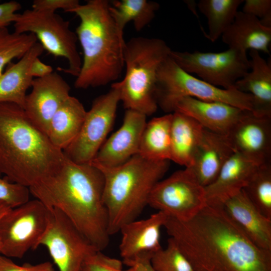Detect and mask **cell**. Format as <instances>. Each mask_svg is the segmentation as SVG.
I'll list each match as a JSON object with an SVG mask.
<instances>
[{
  "instance_id": "cell-1",
  "label": "cell",
  "mask_w": 271,
  "mask_h": 271,
  "mask_svg": "<svg viewBox=\"0 0 271 271\" xmlns=\"http://www.w3.org/2000/svg\"><path fill=\"white\" fill-rule=\"evenodd\" d=\"M196 271H271V251L256 246L222 206L191 218L168 216L164 226Z\"/></svg>"
},
{
  "instance_id": "cell-2",
  "label": "cell",
  "mask_w": 271,
  "mask_h": 271,
  "mask_svg": "<svg viewBox=\"0 0 271 271\" xmlns=\"http://www.w3.org/2000/svg\"><path fill=\"white\" fill-rule=\"evenodd\" d=\"M104 186V177L98 168L91 163L74 162L65 156L57 172L29 190L47 207L60 210L102 251L108 245L110 236Z\"/></svg>"
},
{
  "instance_id": "cell-3",
  "label": "cell",
  "mask_w": 271,
  "mask_h": 271,
  "mask_svg": "<svg viewBox=\"0 0 271 271\" xmlns=\"http://www.w3.org/2000/svg\"><path fill=\"white\" fill-rule=\"evenodd\" d=\"M65 156L14 103H0V172L29 188L52 175Z\"/></svg>"
},
{
  "instance_id": "cell-4",
  "label": "cell",
  "mask_w": 271,
  "mask_h": 271,
  "mask_svg": "<svg viewBox=\"0 0 271 271\" xmlns=\"http://www.w3.org/2000/svg\"><path fill=\"white\" fill-rule=\"evenodd\" d=\"M109 7V1L88 0L71 12L80 20L75 33L83 54L81 68L74 82L76 88L105 86L121 75L125 42Z\"/></svg>"
},
{
  "instance_id": "cell-5",
  "label": "cell",
  "mask_w": 271,
  "mask_h": 271,
  "mask_svg": "<svg viewBox=\"0 0 271 271\" xmlns=\"http://www.w3.org/2000/svg\"><path fill=\"white\" fill-rule=\"evenodd\" d=\"M169 161L151 160L137 154L116 167L93 165L104 177L103 199L108 213L109 235L137 219L148 205L153 188L167 172Z\"/></svg>"
},
{
  "instance_id": "cell-6",
  "label": "cell",
  "mask_w": 271,
  "mask_h": 271,
  "mask_svg": "<svg viewBox=\"0 0 271 271\" xmlns=\"http://www.w3.org/2000/svg\"><path fill=\"white\" fill-rule=\"evenodd\" d=\"M171 49L159 38H131L125 43L124 78L111 86L117 89L120 100L127 110L149 116L158 108L156 85L158 69Z\"/></svg>"
},
{
  "instance_id": "cell-7",
  "label": "cell",
  "mask_w": 271,
  "mask_h": 271,
  "mask_svg": "<svg viewBox=\"0 0 271 271\" xmlns=\"http://www.w3.org/2000/svg\"><path fill=\"white\" fill-rule=\"evenodd\" d=\"M156 99L165 112H174L181 98L191 97L204 101L226 103L252 111L250 94L235 88L225 89L197 78L182 69L169 56L160 65L157 72Z\"/></svg>"
},
{
  "instance_id": "cell-8",
  "label": "cell",
  "mask_w": 271,
  "mask_h": 271,
  "mask_svg": "<svg viewBox=\"0 0 271 271\" xmlns=\"http://www.w3.org/2000/svg\"><path fill=\"white\" fill-rule=\"evenodd\" d=\"M14 23L15 32L35 35L49 54L67 60L68 67L61 70L78 76L82 60L77 47V37L68 21L55 12L28 9L17 14Z\"/></svg>"
},
{
  "instance_id": "cell-9",
  "label": "cell",
  "mask_w": 271,
  "mask_h": 271,
  "mask_svg": "<svg viewBox=\"0 0 271 271\" xmlns=\"http://www.w3.org/2000/svg\"><path fill=\"white\" fill-rule=\"evenodd\" d=\"M49 211L37 199L11 208L0 220V253L21 258L37 248L47 227Z\"/></svg>"
},
{
  "instance_id": "cell-10",
  "label": "cell",
  "mask_w": 271,
  "mask_h": 271,
  "mask_svg": "<svg viewBox=\"0 0 271 271\" xmlns=\"http://www.w3.org/2000/svg\"><path fill=\"white\" fill-rule=\"evenodd\" d=\"M169 56L186 72L225 89L234 88L236 82L250 69L246 52L231 48L217 53L171 50Z\"/></svg>"
},
{
  "instance_id": "cell-11",
  "label": "cell",
  "mask_w": 271,
  "mask_h": 271,
  "mask_svg": "<svg viewBox=\"0 0 271 271\" xmlns=\"http://www.w3.org/2000/svg\"><path fill=\"white\" fill-rule=\"evenodd\" d=\"M49 209L47 227L37 247L47 248L59 271H82L85 260L100 250L60 210Z\"/></svg>"
},
{
  "instance_id": "cell-12",
  "label": "cell",
  "mask_w": 271,
  "mask_h": 271,
  "mask_svg": "<svg viewBox=\"0 0 271 271\" xmlns=\"http://www.w3.org/2000/svg\"><path fill=\"white\" fill-rule=\"evenodd\" d=\"M119 101L118 91L112 87L93 100L78 134L63 151L67 158L79 164L93 161L113 126Z\"/></svg>"
},
{
  "instance_id": "cell-13",
  "label": "cell",
  "mask_w": 271,
  "mask_h": 271,
  "mask_svg": "<svg viewBox=\"0 0 271 271\" xmlns=\"http://www.w3.org/2000/svg\"><path fill=\"white\" fill-rule=\"evenodd\" d=\"M148 205L170 216L188 220L207 205L204 187L192 170L185 168L159 181L150 194Z\"/></svg>"
},
{
  "instance_id": "cell-14",
  "label": "cell",
  "mask_w": 271,
  "mask_h": 271,
  "mask_svg": "<svg viewBox=\"0 0 271 271\" xmlns=\"http://www.w3.org/2000/svg\"><path fill=\"white\" fill-rule=\"evenodd\" d=\"M226 136L234 152L258 166L271 164V117L247 111Z\"/></svg>"
},
{
  "instance_id": "cell-15",
  "label": "cell",
  "mask_w": 271,
  "mask_h": 271,
  "mask_svg": "<svg viewBox=\"0 0 271 271\" xmlns=\"http://www.w3.org/2000/svg\"><path fill=\"white\" fill-rule=\"evenodd\" d=\"M31 92L23 107L31 121L47 134L50 122L57 110L70 96L71 87L56 72L34 78Z\"/></svg>"
},
{
  "instance_id": "cell-16",
  "label": "cell",
  "mask_w": 271,
  "mask_h": 271,
  "mask_svg": "<svg viewBox=\"0 0 271 271\" xmlns=\"http://www.w3.org/2000/svg\"><path fill=\"white\" fill-rule=\"evenodd\" d=\"M147 116L126 110L120 127L104 142L91 163L95 166L114 167L138 154Z\"/></svg>"
},
{
  "instance_id": "cell-17",
  "label": "cell",
  "mask_w": 271,
  "mask_h": 271,
  "mask_svg": "<svg viewBox=\"0 0 271 271\" xmlns=\"http://www.w3.org/2000/svg\"><path fill=\"white\" fill-rule=\"evenodd\" d=\"M176 111L192 117L210 131L226 136L235 123L249 110L222 102L185 97L176 103Z\"/></svg>"
},
{
  "instance_id": "cell-18",
  "label": "cell",
  "mask_w": 271,
  "mask_h": 271,
  "mask_svg": "<svg viewBox=\"0 0 271 271\" xmlns=\"http://www.w3.org/2000/svg\"><path fill=\"white\" fill-rule=\"evenodd\" d=\"M168 216L158 211L146 219H136L123 225L119 230L122 237L119 246L123 260L143 253H154L162 248L161 229Z\"/></svg>"
},
{
  "instance_id": "cell-19",
  "label": "cell",
  "mask_w": 271,
  "mask_h": 271,
  "mask_svg": "<svg viewBox=\"0 0 271 271\" xmlns=\"http://www.w3.org/2000/svg\"><path fill=\"white\" fill-rule=\"evenodd\" d=\"M234 153L225 135L206 128L194 153L189 168L204 187L211 184Z\"/></svg>"
},
{
  "instance_id": "cell-20",
  "label": "cell",
  "mask_w": 271,
  "mask_h": 271,
  "mask_svg": "<svg viewBox=\"0 0 271 271\" xmlns=\"http://www.w3.org/2000/svg\"><path fill=\"white\" fill-rule=\"evenodd\" d=\"M258 166L234 152L215 180L204 187L207 205L222 206L227 200L243 189Z\"/></svg>"
},
{
  "instance_id": "cell-21",
  "label": "cell",
  "mask_w": 271,
  "mask_h": 271,
  "mask_svg": "<svg viewBox=\"0 0 271 271\" xmlns=\"http://www.w3.org/2000/svg\"><path fill=\"white\" fill-rule=\"evenodd\" d=\"M222 207L256 246L271 251V219L259 211L243 190L227 200Z\"/></svg>"
},
{
  "instance_id": "cell-22",
  "label": "cell",
  "mask_w": 271,
  "mask_h": 271,
  "mask_svg": "<svg viewBox=\"0 0 271 271\" xmlns=\"http://www.w3.org/2000/svg\"><path fill=\"white\" fill-rule=\"evenodd\" d=\"M250 69L237 80L234 88L250 94L252 113L256 116L271 117V64L258 51L250 50Z\"/></svg>"
},
{
  "instance_id": "cell-23",
  "label": "cell",
  "mask_w": 271,
  "mask_h": 271,
  "mask_svg": "<svg viewBox=\"0 0 271 271\" xmlns=\"http://www.w3.org/2000/svg\"><path fill=\"white\" fill-rule=\"evenodd\" d=\"M221 37L229 48L244 52L253 50L269 54L271 28L264 26L257 18L242 11H238Z\"/></svg>"
},
{
  "instance_id": "cell-24",
  "label": "cell",
  "mask_w": 271,
  "mask_h": 271,
  "mask_svg": "<svg viewBox=\"0 0 271 271\" xmlns=\"http://www.w3.org/2000/svg\"><path fill=\"white\" fill-rule=\"evenodd\" d=\"M44 50L37 42L18 62L8 64L6 71L0 76V103H12L23 108L27 91L34 79L30 72L32 64Z\"/></svg>"
},
{
  "instance_id": "cell-25",
  "label": "cell",
  "mask_w": 271,
  "mask_h": 271,
  "mask_svg": "<svg viewBox=\"0 0 271 271\" xmlns=\"http://www.w3.org/2000/svg\"><path fill=\"white\" fill-rule=\"evenodd\" d=\"M204 129L192 117L179 111L173 112L171 160L185 168L189 167Z\"/></svg>"
},
{
  "instance_id": "cell-26",
  "label": "cell",
  "mask_w": 271,
  "mask_h": 271,
  "mask_svg": "<svg viewBox=\"0 0 271 271\" xmlns=\"http://www.w3.org/2000/svg\"><path fill=\"white\" fill-rule=\"evenodd\" d=\"M86 110L76 97L69 96L52 117L47 135L52 144L63 151L75 139L84 120Z\"/></svg>"
},
{
  "instance_id": "cell-27",
  "label": "cell",
  "mask_w": 271,
  "mask_h": 271,
  "mask_svg": "<svg viewBox=\"0 0 271 271\" xmlns=\"http://www.w3.org/2000/svg\"><path fill=\"white\" fill-rule=\"evenodd\" d=\"M172 118V113H170L147 122L138 154L151 160H171Z\"/></svg>"
},
{
  "instance_id": "cell-28",
  "label": "cell",
  "mask_w": 271,
  "mask_h": 271,
  "mask_svg": "<svg viewBox=\"0 0 271 271\" xmlns=\"http://www.w3.org/2000/svg\"><path fill=\"white\" fill-rule=\"evenodd\" d=\"M160 5L147 0H113L109 1V10L120 32L123 34L126 25L133 24L137 31H140L154 19Z\"/></svg>"
},
{
  "instance_id": "cell-29",
  "label": "cell",
  "mask_w": 271,
  "mask_h": 271,
  "mask_svg": "<svg viewBox=\"0 0 271 271\" xmlns=\"http://www.w3.org/2000/svg\"><path fill=\"white\" fill-rule=\"evenodd\" d=\"M243 0H200L199 11L206 18L208 32L206 37L214 42L233 22Z\"/></svg>"
},
{
  "instance_id": "cell-30",
  "label": "cell",
  "mask_w": 271,
  "mask_h": 271,
  "mask_svg": "<svg viewBox=\"0 0 271 271\" xmlns=\"http://www.w3.org/2000/svg\"><path fill=\"white\" fill-rule=\"evenodd\" d=\"M242 190L259 211L271 219V164L259 166Z\"/></svg>"
},
{
  "instance_id": "cell-31",
  "label": "cell",
  "mask_w": 271,
  "mask_h": 271,
  "mask_svg": "<svg viewBox=\"0 0 271 271\" xmlns=\"http://www.w3.org/2000/svg\"><path fill=\"white\" fill-rule=\"evenodd\" d=\"M37 41L33 34L12 33L7 28H0V76L5 66L14 59H20Z\"/></svg>"
},
{
  "instance_id": "cell-32",
  "label": "cell",
  "mask_w": 271,
  "mask_h": 271,
  "mask_svg": "<svg viewBox=\"0 0 271 271\" xmlns=\"http://www.w3.org/2000/svg\"><path fill=\"white\" fill-rule=\"evenodd\" d=\"M156 271H196L192 263L171 237L165 248L154 253L151 258Z\"/></svg>"
},
{
  "instance_id": "cell-33",
  "label": "cell",
  "mask_w": 271,
  "mask_h": 271,
  "mask_svg": "<svg viewBox=\"0 0 271 271\" xmlns=\"http://www.w3.org/2000/svg\"><path fill=\"white\" fill-rule=\"evenodd\" d=\"M0 172V201L12 208L30 200L29 188L12 182L6 177L2 178Z\"/></svg>"
},
{
  "instance_id": "cell-34",
  "label": "cell",
  "mask_w": 271,
  "mask_h": 271,
  "mask_svg": "<svg viewBox=\"0 0 271 271\" xmlns=\"http://www.w3.org/2000/svg\"><path fill=\"white\" fill-rule=\"evenodd\" d=\"M122 263L120 260L97 251L85 260L82 271H135L131 267L123 269Z\"/></svg>"
},
{
  "instance_id": "cell-35",
  "label": "cell",
  "mask_w": 271,
  "mask_h": 271,
  "mask_svg": "<svg viewBox=\"0 0 271 271\" xmlns=\"http://www.w3.org/2000/svg\"><path fill=\"white\" fill-rule=\"evenodd\" d=\"M243 3L242 12L257 18L264 26L271 28L270 0H245Z\"/></svg>"
},
{
  "instance_id": "cell-36",
  "label": "cell",
  "mask_w": 271,
  "mask_h": 271,
  "mask_svg": "<svg viewBox=\"0 0 271 271\" xmlns=\"http://www.w3.org/2000/svg\"><path fill=\"white\" fill-rule=\"evenodd\" d=\"M0 271H56L53 264L45 261L33 264L25 263L19 265L13 262L10 258L0 253Z\"/></svg>"
},
{
  "instance_id": "cell-37",
  "label": "cell",
  "mask_w": 271,
  "mask_h": 271,
  "mask_svg": "<svg viewBox=\"0 0 271 271\" xmlns=\"http://www.w3.org/2000/svg\"><path fill=\"white\" fill-rule=\"evenodd\" d=\"M80 5L78 0H35L32 3V9L55 12L62 9L65 12L71 11Z\"/></svg>"
},
{
  "instance_id": "cell-38",
  "label": "cell",
  "mask_w": 271,
  "mask_h": 271,
  "mask_svg": "<svg viewBox=\"0 0 271 271\" xmlns=\"http://www.w3.org/2000/svg\"><path fill=\"white\" fill-rule=\"evenodd\" d=\"M22 8L18 2L12 1L0 4V28H7L14 23L17 16L16 12Z\"/></svg>"
},
{
  "instance_id": "cell-39",
  "label": "cell",
  "mask_w": 271,
  "mask_h": 271,
  "mask_svg": "<svg viewBox=\"0 0 271 271\" xmlns=\"http://www.w3.org/2000/svg\"><path fill=\"white\" fill-rule=\"evenodd\" d=\"M153 254L141 253L131 259L123 260L122 263L128 267H132L135 271H156L151 262Z\"/></svg>"
},
{
  "instance_id": "cell-40",
  "label": "cell",
  "mask_w": 271,
  "mask_h": 271,
  "mask_svg": "<svg viewBox=\"0 0 271 271\" xmlns=\"http://www.w3.org/2000/svg\"><path fill=\"white\" fill-rule=\"evenodd\" d=\"M31 75L34 78H42L45 77L53 72L51 66L43 63L39 59L36 58L33 62L31 67Z\"/></svg>"
},
{
  "instance_id": "cell-41",
  "label": "cell",
  "mask_w": 271,
  "mask_h": 271,
  "mask_svg": "<svg viewBox=\"0 0 271 271\" xmlns=\"http://www.w3.org/2000/svg\"><path fill=\"white\" fill-rule=\"evenodd\" d=\"M12 208L3 201H0V220L3 216ZM1 249V242H0Z\"/></svg>"
}]
</instances>
